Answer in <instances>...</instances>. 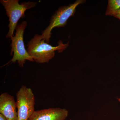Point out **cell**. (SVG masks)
<instances>
[{
  "label": "cell",
  "instance_id": "obj_9",
  "mask_svg": "<svg viewBox=\"0 0 120 120\" xmlns=\"http://www.w3.org/2000/svg\"><path fill=\"white\" fill-rule=\"evenodd\" d=\"M114 17L117 18L120 20V11H118L116 14L113 16Z\"/></svg>",
  "mask_w": 120,
  "mask_h": 120
},
{
  "label": "cell",
  "instance_id": "obj_3",
  "mask_svg": "<svg viewBox=\"0 0 120 120\" xmlns=\"http://www.w3.org/2000/svg\"><path fill=\"white\" fill-rule=\"evenodd\" d=\"M86 1L84 0H77L73 4L60 7L52 15L49 25L42 31L41 35V39L45 40L46 43H49L53 29L56 27H64L66 26L69 18L75 15L78 5L83 4Z\"/></svg>",
  "mask_w": 120,
  "mask_h": 120
},
{
  "label": "cell",
  "instance_id": "obj_6",
  "mask_svg": "<svg viewBox=\"0 0 120 120\" xmlns=\"http://www.w3.org/2000/svg\"><path fill=\"white\" fill-rule=\"evenodd\" d=\"M68 114L65 109L49 108L34 111L28 120H65Z\"/></svg>",
  "mask_w": 120,
  "mask_h": 120
},
{
  "label": "cell",
  "instance_id": "obj_7",
  "mask_svg": "<svg viewBox=\"0 0 120 120\" xmlns=\"http://www.w3.org/2000/svg\"><path fill=\"white\" fill-rule=\"evenodd\" d=\"M16 102L13 96L7 92L0 95V113L8 120H17Z\"/></svg>",
  "mask_w": 120,
  "mask_h": 120
},
{
  "label": "cell",
  "instance_id": "obj_10",
  "mask_svg": "<svg viewBox=\"0 0 120 120\" xmlns=\"http://www.w3.org/2000/svg\"><path fill=\"white\" fill-rule=\"evenodd\" d=\"M0 120H8L4 115L0 114Z\"/></svg>",
  "mask_w": 120,
  "mask_h": 120
},
{
  "label": "cell",
  "instance_id": "obj_1",
  "mask_svg": "<svg viewBox=\"0 0 120 120\" xmlns=\"http://www.w3.org/2000/svg\"><path fill=\"white\" fill-rule=\"evenodd\" d=\"M58 44L57 46H52L42 39L40 35L36 34L27 43L26 50L34 61L39 64L48 63L54 57L56 51L62 52L68 47L69 42L64 44L60 41Z\"/></svg>",
  "mask_w": 120,
  "mask_h": 120
},
{
  "label": "cell",
  "instance_id": "obj_2",
  "mask_svg": "<svg viewBox=\"0 0 120 120\" xmlns=\"http://www.w3.org/2000/svg\"><path fill=\"white\" fill-rule=\"evenodd\" d=\"M0 2L4 7L9 18V30L6 38H11L14 36V32L17 23L21 18L26 17L25 12L28 9L34 8L37 2L28 1L19 4V0H1Z\"/></svg>",
  "mask_w": 120,
  "mask_h": 120
},
{
  "label": "cell",
  "instance_id": "obj_4",
  "mask_svg": "<svg viewBox=\"0 0 120 120\" xmlns=\"http://www.w3.org/2000/svg\"><path fill=\"white\" fill-rule=\"evenodd\" d=\"M27 26V22L24 21L16 27L15 35L11 38V55H13V58L5 65L11 62L15 63L17 61L19 67L22 68L26 61H34L25 49L24 43V33Z\"/></svg>",
  "mask_w": 120,
  "mask_h": 120
},
{
  "label": "cell",
  "instance_id": "obj_5",
  "mask_svg": "<svg viewBox=\"0 0 120 120\" xmlns=\"http://www.w3.org/2000/svg\"><path fill=\"white\" fill-rule=\"evenodd\" d=\"M17 120H28L34 112L35 97L31 88L22 86L16 94Z\"/></svg>",
  "mask_w": 120,
  "mask_h": 120
},
{
  "label": "cell",
  "instance_id": "obj_11",
  "mask_svg": "<svg viewBox=\"0 0 120 120\" xmlns=\"http://www.w3.org/2000/svg\"><path fill=\"white\" fill-rule=\"evenodd\" d=\"M117 99H118V101H119L120 102V98H117Z\"/></svg>",
  "mask_w": 120,
  "mask_h": 120
},
{
  "label": "cell",
  "instance_id": "obj_8",
  "mask_svg": "<svg viewBox=\"0 0 120 120\" xmlns=\"http://www.w3.org/2000/svg\"><path fill=\"white\" fill-rule=\"evenodd\" d=\"M120 11V0L108 1L105 15L113 16Z\"/></svg>",
  "mask_w": 120,
  "mask_h": 120
}]
</instances>
